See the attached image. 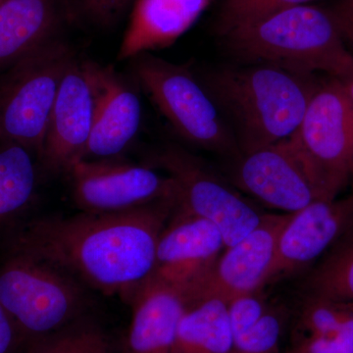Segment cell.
Here are the masks:
<instances>
[{
	"mask_svg": "<svg viewBox=\"0 0 353 353\" xmlns=\"http://www.w3.org/2000/svg\"><path fill=\"white\" fill-rule=\"evenodd\" d=\"M83 6L94 18L109 22L115 19L132 0H81Z\"/></svg>",
	"mask_w": 353,
	"mask_h": 353,
	"instance_id": "cell-29",
	"label": "cell"
},
{
	"mask_svg": "<svg viewBox=\"0 0 353 353\" xmlns=\"http://www.w3.org/2000/svg\"><path fill=\"white\" fill-rule=\"evenodd\" d=\"M233 343L226 301L206 297L188 303L179 326L176 353H232Z\"/></svg>",
	"mask_w": 353,
	"mask_h": 353,
	"instance_id": "cell-19",
	"label": "cell"
},
{
	"mask_svg": "<svg viewBox=\"0 0 353 353\" xmlns=\"http://www.w3.org/2000/svg\"><path fill=\"white\" fill-rule=\"evenodd\" d=\"M134 75L179 136L222 154L240 152L234 132L203 82L187 67L143 53Z\"/></svg>",
	"mask_w": 353,
	"mask_h": 353,
	"instance_id": "cell-5",
	"label": "cell"
},
{
	"mask_svg": "<svg viewBox=\"0 0 353 353\" xmlns=\"http://www.w3.org/2000/svg\"><path fill=\"white\" fill-rule=\"evenodd\" d=\"M353 224V194L309 204L290 214L279 236L267 284L315 265Z\"/></svg>",
	"mask_w": 353,
	"mask_h": 353,
	"instance_id": "cell-14",
	"label": "cell"
},
{
	"mask_svg": "<svg viewBox=\"0 0 353 353\" xmlns=\"http://www.w3.org/2000/svg\"><path fill=\"white\" fill-rule=\"evenodd\" d=\"M225 248L216 225L176 208L160 234L150 278L180 290L188 301Z\"/></svg>",
	"mask_w": 353,
	"mask_h": 353,
	"instance_id": "cell-12",
	"label": "cell"
},
{
	"mask_svg": "<svg viewBox=\"0 0 353 353\" xmlns=\"http://www.w3.org/2000/svg\"><path fill=\"white\" fill-rule=\"evenodd\" d=\"M313 266L304 294L353 303V224Z\"/></svg>",
	"mask_w": 353,
	"mask_h": 353,
	"instance_id": "cell-21",
	"label": "cell"
},
{
	"mask_svg": "<svg viewBox=\"0 0 353 353\" xmlns=\"http://www.w3.org/2000/svg\"><path fill=\"white\" fill-rule=\"evenodd\" d=\"M67 174L74 201L83 212L116 213L155 202H178V189L171 176L120 157L82 159Z\"/></svg>",
	"mask_w": 353,
	"mask_h": 353,
	"instance_id": "cell-9",
	"label": "cell"
},
{
	"mask_svg": "<svg viewBox=\"0 0 353 353\" xmlns=\"http://www.w3.org/2000/svg\"><path fill=\"white\" fill-rule=\"evenodd\" d=\"M296 333L338 334L353 341V303L303 294Z\"/></svg>",
	"mask_w": 353,
	"mask_h": 353,
	"instance_id": "cell-22",
	"label": "cell"
},
{
	"mask_svg": "<svg viewBox=\"0 0 353 353\" xmlns=\"http://www.w3.org/2000/svg\"><path fill=\"white\" fill-rule=\"evenodd\" d=\"M57 0H6L0 4V68L13 66L52 39Z\"/></svg>",
	"mask_w": 353,
	"mask_h": 353,
	"instance_id": "cell-18",
	"label": "cell"
},
{
	"mask_svg": "<svg viewBox=\"0 0 353 353\" xmlns=\"http://www.w3.org/2000/svg\"><path fill=\"white\" fill-rule=\"evenodd\" d=\"M309 1L311 0H225L217 23L218 32L222 37L241 26Z\"/></svg>",
	"mask_w": 353,
	"mask_h": 353,
	"instance_id": "cell-24",
	"label": "cell"
},
{
	"mask_svg": "<svg viewBox=\"0 0 353 353\" xmlns=\"http://www.w3.org/2000/svg\"><path fill=\"white\" fill-rule=\"evenodd\" d=\"M228 53L243 64H270L341 79L353 68V54L331 10L299 6L241 26L223 34Z\"/></svg>",
	"mask_w": 353,
	"mask_h": 353,
	"instance_id": "cell-3",
	"label": "cell"
},
{
	"mask_svg": "<svg viewBox=\"0 0 353 353\" xmlns=\"http://www.w3.org/2000/svg\"><path fill=\"white\" fill-rule=\"evenodd\" d=\"M331 11L343 39L353 46V0H340Z\"/></svg>",
	"mask_w": 353,
	"mask_h": 353,
	"instance_id": "cell-30",
	"label": "cell"
},
{
	"mask_svg": "<svg viewBox=\"0 0 353 353\" xmlns=\"http://www.w3.org/2000/svg\"><path fill=\"white\" fill-rule=\"evenodd\" d=\"M150 163L176 183V208L216 225L226 248L252 233L267 214L210 166L179 146H165L150 158Z\"/></svg>",
	"mask_w": 353,
	"mask_h": 353,
	"instance_id": "cell-7",
	"label": "cell"
},
{
	"mask_svg": "<svg viewBox=\"0 0 353 353\" xmlns=\"http://www.w3.org/2000/svg\"><path fill=\"white\" fill-rule=\"evenodd\" d=\"M94 64L75 57L65 71L39 159L50 173L67 174L85 157L97 110Z\"/></svg>",
	"mask_w": 353,
	"mask_h": 353,
	"instance_id": "cell-11",
	"label": "cell"
},
{
	"mask_svg": "<svg viewBox=\"0 0 353 353\" xmlns=\"http://www.w3.org/2000/svg\"><path fill=\"white\" fill-rule=\"evenodd\" d=\"M290 353H353V341L338 334L296 333Z\"/></svg>",
	"mask_w": 353,
	"mask_h": 353,
	"instance_id": "cell-27",
	"label": "cell"
},
{
	"mask_svg": "<svg viewBox=\"0 0 353 353\" xmlns=\"http://www.w3.org/2000/svg\"><path fill=\"white\" fill-rule=\"evenodd\" d=\"M74 57L53 39L11 66L0 83V139L20 143L41 159L58 90Z\"/></svg>",
	"mask_w": 353,
	"mask_h": 353,
	"instance_id": "cell-6",
	"label": "cell"
},
{
	"mask_svg": "<svg viewBox=\"0 0 353 353\" xmlns=\"http://www.w3.org/2000/svg\"><path fill=\"white\" fill-rule=\"evenodd\" d=\"M290 217L284 213H267L252 233L225 248L208 275L190 292L188 303L206 297L229 303L261 290L275 259L279 236Z\"/></svg>",
	"mask_w": 353,
	"mask_h": 353,
	"instance_id": "cell-13",
	"label": "cell"
},
{
	"mask_svg": "<svg viewBox=\"0 0 353 353\" xmlns=\"http://www.w3.org/2000/svg\"><path fill=\"white\" fill-rule=\"evenodd\" d=\"M97 110L83 159L119 157L139 134L141 102L112 68L94 64Z\"/></svg>",
	"mask_w": 353,
	"mask_h": 353,
	"instance_id": "cell-15",
	"label": "cell"
},
{
	"mask_svg": "<svg viewBox=\"0 0 353 353\" xmlns=\"http://www.w3.org/2000/svg\"><path fill=\"white\" fill-rule=\"evenodd\" d=\"M28 343L17 324L0 301V353H20Z\"/></svg>",
	"mask_w": 353,
	"mask_h": 353,
	"instance_id": "cell-28",
	"label": "cell"
},
{
	"mask_svg": "<svg viewBox=\"0 0 353 353\" xmlns=\"http://www.w3.org/2000/svg\"><path fill=\"white\" fill-rule=\"evenodd\" d=\"M352 178H353V176H352Z\"/></svg>",
	"mask_w": 353,
	"mask_h": 353,
	"instance_id": "cell-34",
	"label": "cell"
},
{
	"mask_svg": "<svg viewBox=\"0 0 353 353\" xmlns=\"http://www.w3.org/2000/svg\"><path fill=\"white\" fill-rule=\"evenodd\" d=\"M285 323L284 311L269 307L254 326L234 339L232 353H281Z\"/></svg>",
	"mask_w": 353,
	"mask_h": 353,
	"instance_id": "cell-25",
	"label": "cell"
},
{
	"mask_svg": "<svg viewBox=\"0 0 353 353\" xmlns=\"http://www.w3.org/2000/svg\"><path fill=\"white\" fill-rule=\"evenodd\" d=\"M234 183L255 201L284 214L336 199L290 139L241 153Z\"/></svg>",
	"mask_w": 353,
	"mask_h": 353,
	"instance_id": "cell-10",
	"label": "cell"
},
{
	"mask_svg": "<svg viewBox=\"0 0 353 353\" xmlns=\"http://www.w3.org/2000/svg\"><path fill=\"white\" fill-rule=\"evenodd\" d=\"M202 82L231 123L241 153L290 139L319 87L312 74L270 64L216 70Z\"/></svg>",
	"mask_w": 353,
	"mask_h": 353,
	"instance_id": "cell-2",
	"label": "cell"
},
{
	"mask_svg": "<svg viewBox=\"0 0 353 353\" xmlns=\"http://www.w3.org/2000/svg\"><path fill=\"white\" fill-rule=\"evenodd\" d=\"M343 83V88L347 90V94L350 95V99L353 101V68L350 73L347 74L341 79H338Z\"/></svg>",
	"mask_w": 353,
	"mask_h": 353,
	"instance_id": "cell-31",
	"label": "cell"
},
{
	"mask_svg": "<svg viewBox=\"0 0 353 353\" xmlns=\"http://www.w3.org/2000/svg\"><path fill=\"white\" fill-rule=\"evenodd\" d=\"M0 301L28 348L83 320L90 304L85 285L75 278L19 253L0 268Z\"/></svg>",
	"mask_w": 353,
	"mask_h": 353,
	"instance_id": "cell-4",
	"label": "cell"
},
{
	"mask_svg": "<svg viewBox=\"0 0 353 353\" xmlns=\"http://www.w3.org/2000/svg\"><path fill=\"white\" fill-rule=\"evenodd\" d=\"M285 353H290V352H285Z\"/></svg>",
	"mask_w": 353,
	"mask_h": 353,
	"instance_id": "cell-33",
	"label": "cell"
},
{
	"mask_svg": "<svg viewBox=\"0 0 353 353\" xmlns=\"http://www.w3.org/2000/svg\"><path fill=\"white\" fill-rule=\"evenodd\" d=\"M332 196L353 176V101L338 79L317 88L290 137Z\"/></svg>",
	"mask_w": 353,
	"mask_h": 353,
	"instance_id": "cell-8",
	"label": "cell"
},
{
	"mask_svg": "<svg viewBox=\"0 0 353 353\" xmlns=\"http://www.w3.org/2000/svg\"><path fill=\"white\" fill-rule=\"evenodd\" d=\"M32 150L0 139V222L22 211L36 190L37 168Z\"/></svg>",
	"mask_w": 353,
	"mask_h": 353,
	"instance_id": "cell-20",
	"label": "cell"
},
{
	"mask_svg": "<svg viewBox=\"0 0 353 353\" xmlns=\"http://www.w3.org/2000/svg\"><path fill=\"white\" fill-rule=\"evenodd\" d=\"M176 201L116 213L82 212L24 225L12 253L41 260L106 296L128 301L152 276L160 234Z\"/></svg>",
	"mask_w": 353,
	"mask_h": 353,
	"instance_id": "cell-1",
	"label": "cell"
},
{
	"mask_svg": "<svg viewBox=\"0 0 353 353\" xmlns=\"http://www.w3.org/2000/svg\"><path fill=\"white\" fill-rule=\"evenodd\" d=\"M26 353H115L112 343L99 327L85 320L32 343Z\"/></svg>",
	"mask_w": 353,
	"mask_h": 353,
	"instance_id": "cell-23",
	"label": "cell"
},
{
	"mask_svg": "<svg viewBox=\"0 0 353 353\" xmlns=\"http://www.w3.org/2000/svg\"><path fill=\"white\" fill-rule=\"evenodd\" d=\"M268 308L259 290L230 301L228 309L234 339L254 326Z\"/></svg>",
	"mask_w": 353,
	"mask_h": 353,
	"instance_id": "cell-26",
	"label": "cell"
},
{
	"mask_svg": "<svg viewBox=\"0 0 353 353\" xmlns=\"http://www.w3.org/2000/svg\"><path fill=\"white\" fill-rule=\"evenodd\" d=\"M212 0H136L119 60L168 48L189 31Z\"/></svg>",
	"mask_w": 353,
	"mask_h": 353,
	"instance_id": "cell-17",
	"label": "cell"
},
{
	"mask_svg": "<svg viewBox=\"0 0 353 353\" xmlns=\"http://www.w3.org/2000/svg\"><path fill=\"white\" fill-rule=\"evenodd\" d=\"M4 1H6V0H0V4H1L2 2H4Z\"/></svg>",
	"mask_w": 353,
	"mask_h": 353,
	"instance_id": "cell-32",
	"label": "cell"
},
{
	"mask_svg": "<svg viewBox=\"0 0 353 353\" xmlns=\"http://www.w3.org/2000/svg\"><path fill=\"white\" fill-rule=\"evenodd\" d=\"M128 353H176L179 326L188 306L182 292L150 278L132 297Z\"/></svg>",
	"mask_w": 353,
	"mask_h": 353,
	"instance_id": "cell-16",
	"label": "cell"
}]
</instances>
